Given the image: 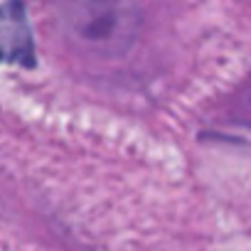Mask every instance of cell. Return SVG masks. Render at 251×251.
I'll return each instance as SVG.
<instances>
[{"instance_id":"cell-1","label":"cell","mask_w":251,"mask_h":251,"mask_svg":"<svg viewBox=\"0 0 251 251\" xmlns=\"http://www.w3.org/2000/svg\"><path fill=\"white\" fill-rule=\"evenodd\" d=\"M67 32L94 52H116L131 42L136 13L128 5L113 3H76L62 8Z\"/></svg>"},{"instance_id":"cell-2","label":"cell","mask_w":251,"mask_h":251,"mask_svg":"<svg viewBox=\"0 0 251 251\" xmlns=\"http://www.w3.org/2000/svg\"><path fill=\"white\" fill-rule=\"evenodd\" d=\"M0 64L35 67L32 30L20 3L0 5Z\"/></svg>"}]
</instances>
